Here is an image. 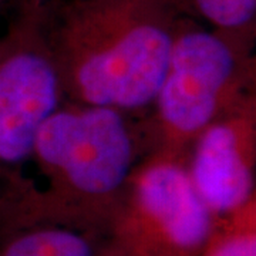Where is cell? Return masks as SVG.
<instances>
[{"mask_svg":"<svg viewBox=\"0 0 256 256\" xmlns=\"http://www.w3.org/2000/svg\"><path fill=\"white\" fill-rule=\"evenodd\" d=\"M210 28L240 40L254 43L256 26V0H181Z\"/></svg>","mask_w":256,"mask_h":256,"instance_id":"ba28073f","label":"cell"},{"mask_svg":"<svg viewBox=\"0 0 256 256\" xmlns=\"http://www.w3.org/2000/svg\"><path fill=\"white\" fill-rule=\"evenodd\" d=\"M252 44L182 18L148 121L140 122L144 156L186 162L205 128L255 98Z\"/></svg>","mask_w":256,"mask_h":256,"instance_id":"3957f363","label":"cell"},{"mask_svg":"<svg viewBox=\"0 0 256 256\" xmlns=\"http://www.w3.org/2000/svg\"><path fill=\"white\" fill-rule=\"evenodd\" d=\"M64 101L40 10L22 3L0 36V201L24 176L38 130Z\"/></svg>","mask_w":256,"mask_h":256,"instance_id":"5b68a950","label":"cell"},{"mask_svg":"<svg viewBox=\"0 0 256 256\" xmlns=\"http://www.w3.org/2000/svg\"><path fill=\"white\" fill-rule=\"evenodd\" d=\"M0 3H2V0H0Z\"/></svg>","mask_w":256,"mask_h":256,"instance_id":"8fae6325","label":"cell"},{"mask_svg":"<svg viewBox=\"0 0 256 256\" xmlns=\"http://www.w3.org/2000/svg\"><path fill=\"white\" fill-rule=\"evenodd\" d=\"M185 166L196 195L216 220L256 200V97L205 128Z\"/></svg>","mask_w":256,"mask_h":256,"instance_id":"8992f818","label":"cell"},{"mask_svg":"<svg viewBox=\"0 0 256 256\" xmlns=\"http://www.w3.org/2000/svg\"><path fill=\"white\" fill-rule=\"evenodd\" d=\"M131 116L64 101L37 132L33 175L0 201V228L50 224L102 238L146 152Z\"/></svg>","mask_w":256,"mask_h":256,"instance_id":"6da1fadb","label":"cell"},{"mask_svg":"<svg viewBox=\"0 0 256 256\" xmlns=\"http://www.w3.org/2000/svg\"><path fill=\"white\" fill-rule=\"evenodd\" d=\"M38 10L66 100L150 110L185 18L181 0H50Z\"/></svg>","mask_w":256,"mask_h":256,"instance_id":"7a4b0ae2","label":"cell"},{"mask_svg":"<svg viewBox=\"0 0 256 256\" xmlns=\"http://www.w3.org/2000/svg\"><path fill=\"white\" fill-rule=\"evenodd\" d=\"M216 220L185 162L144 156L102 235V256H204Z\"/></svg>","mask_w":256,"mask_h":256,"instance_id":"277c9868","label":"cell"},{"mask_svg":"<svg viewBox=\"0 0 256 256\" xmlns=\"http://www.w3.org/2000/svg\"><path fill=\"white\" fill-rule=\"evenodd\" d=\"M50 0H23L24 4H28V6H34V8H42L44 6L46 3H48Z\"/></svg>","mask_w":256,"mask_h":256,"instance_id":"30bf717a","label":"cell"},{"mask_svg":"<svg viewBox=\"0 0 256 256\" xmlns=\"http://www.w3.org/2000/svg\"><path fill=\"white\" fill-rule=\"evenodd\" d=\"M204 256H256V200L216 220Z\"/></svg>","mask_w":256,"mask_h":256,"instance_id":"9c48e42d","label":"cell"},{"mask_svg":"<svg viewBox=\"0 0 256 256\" xmlns=\"http://www.w3.org/2000/svg\"><path fill=\"white\" fill-rule=\"evenodd\" d=\"M0 256H102V239L50 224L2 226Z\"/></svg>","mask_w":256,"mask_h":256,"instance_id":"52a82bcc","label":"cell"}]
</instances>
